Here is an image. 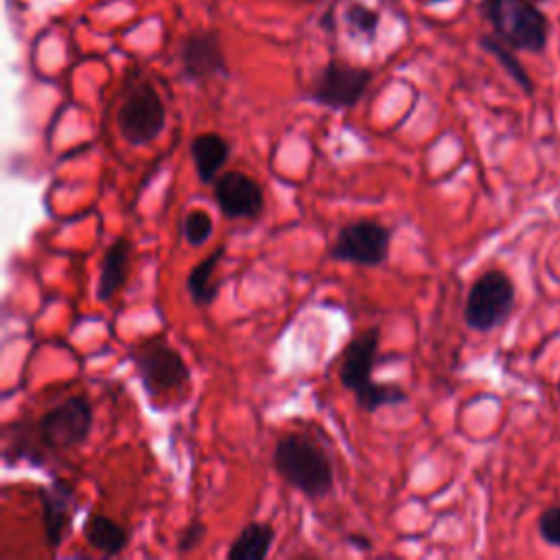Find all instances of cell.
Masks as SVG:
<instances>
[{"label":"cell","instance_id":"6da1fadb","mask_svg":"<svg viewBox=\"0 0 560 560\" xmlns=\"http://www.w3.org/2000/svg\"><path fill=\"white\" fill-rule=\"evenodd\" d=\"M378 343H381L378 328L363 330L361 335L350 339L339 363L341 385L354 394L357 405L368 413H374L383 407H398L409 398L400 385L374 381Z\"/></svg>","mask_w":560,"mask_h":560},{"label":"cell","instance_id":"7a4b0ae2","mask_svg":"<svg viewBox=\"0 0 560 560\" xmlns=\"http://www.w3.org/2000/svg\"><path fill=\"white\" fill-rule=\"evenodd\" d=\"M276 475L308 499H324L335 483L328 455L311 440L298 433L280 438L271 453Z\"/></svg>","mask_w":560,"mask_h":560},{"label":"cell","instance_id":"3957f363","mask_svg":"<svg viewBox=\"0 0 560 560\" xmlns=\"http://www.w3.org/2000/svg\"><path fill=\"white\" fill-rule=\"evenodd\" d=\"M140 385L153 407L190 385V370L182 352L164 339H151L131 352Z\"/></svg>","mask_w":560,"mask_h":560},{"label":"cell","instance_id":"277c9868","mask_svg":"<svg viewBox=\"0 0 560 560\" xmlns=\"http://www.w3.org/2000/svg\"><path fill=\"white\" fill-rule=\"evenodd\" d=\"M118 133L131 147L151 144L166 125V105L153 83L138 79L127 85L116 112Z\"/></svg>","mask_w":560,"mask_h":560},{"label":"cell","instance_id":"5b68a950","mask_svg":"<svg viewBox=\"0 0 560 560\" xmlns=\"http://www.w3.org/2000/svg\"><path fill=\"white\" fill-rule=\"evenodd\" d=\"M483 18L503 44L518 50H542L547 20L532 0H481Z\"/></svg>","mask_w":560,"mask_h":560},{"label":"cell","instance_id":"8992f818","mask_svg":"<svg viewBox=\"0 0 560 560\" xmlns=\"http://www.w3.org/2000/svg\"><path fill=\"white\" fill-rule=\"evenodd\" d=\"M94 424V407L88 396L74 394L42 413L39 440L52 451H72L88 442Z\"/></svg>","mask_w":560,"mask_h":560},{"label":"cell","instance_id":"52a82bcc","mask_svg":"<svg viewBox=\"0 0 560 560\" xmlns=\"http://www.w3.org/2000/svg\"><path fill=\"white\" fill-rule=\"evenodd\" d=\"M372 77L374 72L370 68L352 66L332 57L315 74L308 98L328 109H350L365 96Z\"/></svg>","mask_w":560,"mask_h":560},{"label":"cell","instance_id":"ba28073f","mask_svg":"<svg viewBox=\"0 0 560 560\" xmlns=\"http://www.w3.org/2000/svg\"><path fill=\"white\" fill-rule=\"evenodd\" d=\"M392 228L376 219H354L339 228L328 254L332 260L381 267L389 258Z\"/></svg>","mask_w":560,"mask_h":560},{"label":"cell","instance_id":"9c48e42d","mask_svg":"<svg viewBox=\"0 0 560 560\" xmlns=\"http://www.w3.org/2000/svg\"><path fill=\"white\" fill-rule=\"evenodd\" d=\"M514 308V284L512 280L499 271L490 269L481 273L466 298L464 319L472 330L488 332L505 322V317Z\"/></svg>","mask_w":560,"mask_h":560},{"label":"cell","instance_id":"30bf717a","mask_svg":"<svg viewBox=\"0 0 560 560\" xmlns=\"http://www.w3.org/2000/svg\"><path fill=\"white\" fill-rule=\"evenodd\" d=\"M182 77L192 83H206L214 77H228V59L221 37L214 28L190 31L182 37L177 48Z\"/></svg>","mask_w":560,"mask_h":560},{"label":"cell","instance_id":"8fae6325","mask_svg":"<svg viewBox=\"0 0 560 560\" xmlns=\"http://www.w3.org/2000/svg\"><path fill=\"white\" fill-rule=\"evenodd\" d=\"M214 201L219 212L230 219H258L265 210V192L260 184L241 173V171H225L212 184Z\"/></svg>","mask_w":560,"mask_h":560},{"label":"cell","instance_id":"7c38bea8","mask_svg":"<svg viewBox=\"0 0 560 560\" xmlns=\"http://www.w3.org/2000/svg\"><path fill=\"white\" fill-rule=\"evenodd\" d=\"M37 499L42 503V521H44V536L50 553H57L66 532L79 510V499L70 481L55 477L48 486L37 488Z\"/></svg>","mask_w":560,"mask_h":560},{"label":"cell","instance_id":"4fadbf2b","mask_svg":"<svg viewBox=\"0 0 560 560\" xmlns=\"http://www.w3.org/2000/svg\"><path fill=\"white\" fill-rule=\"evenodd\" d=\"M131 269V241L120 234L116 236L101 260V271H98V282H96V300L109 302L127 282Z\"/></svg>","mask_w":560,"mask_h":560},{"label":"cell","instance_id":"5bb4252c","mask_svg":"<svg viewBox=\"0 0 560 560\" xmlns=\"http://www.w3.org/2000/svg\"><path fill=\"white\" fill-rule=\"evenodd\" d=\"M230 142L217 131H203L190 140V158L201 184H214L230 160Z\"/></svg>","mask_w":560,"mask_h":560},{"label":"cell","instance_id":"9a60e30c","mask_svg":"<svg viewBox=\"0 0 560 560\" xmlns=\"http://www.w3.org/2000/svg\"><path fill=\"white\" fill-rule=\"evenodd\" d=\"M223 256H225V245H219L188 271L186 291L195 306H210L217 300L221 289V280L217 278V267Z\"/></svg>","mask_w":560,"mask_h":560},{"label":"cell","instance_id":"2e32d148","mask_svg":"<svg viewBox=\"0 0 560 560\" xmlns=\"http://www.w3.org/2000/svg\"><path fill=\"white\" fill-rule=\"evenodd\" d=\"M83 538L92 549L105 556H118L129 542V532L105 514H90L83 523Z\"/></svg>","mask_w":560,"mask_h":560},{"label":"cell","instance_id":"e0dca14e","mask_svg":"<svg viewBox=\"0 0 560 560\" xmlns=\"http://www.w3.org/2000/svg\"><path fill=\"white\" fill-rule=\"evenodd\" d=\"M276 532L265 521L247 523L228 547L230 560H265L271 551Z\"/></svg>","mask_w":560,"mask_h":560},{"label":"cell","instance_id":"ac0fdd59","mask_svg":"<svg viewBox=\"0 0 560 560\" xmlns=\"http://www.w3.org/2000/svg\"><path fill=\"white\" fill-rule=\"evenodd\" d=\"M343 22H346L350 35L374 42L376 33H378V24H381V13L372 7H368L365 2L350 0L343 9Z\"/></svg>","mask_w":560,"mask_h":560},{"label":"cell","instance_id":"d6986e66","mask_svg":"<svg viewBox=\"0 0 560 560\" xmlns=\"http://www.w3.org/2000/svg\"><path fill=\"white\" fill-rule=\"evenodd\" d=\"M182 232L188 245L192 247H201L210 234H212V219L206 210L201 208H192L186 212L184 221H182Z\"/></svg>","mask_w":560,"mask_h":560},{"label":"cell","instance_id":"ffe728a7","mask_svg":"<svg viewBox=\"0 0 560 560\" xmlns=\"http://www.w3.org/2000/svg\"><path fill=\"white\" fill-rule=\"evenodd\" d=\"M481 46H483L486 50H490V52L503 63V68H505L525 90H529V79H527L525 70H523L521 63L512 57V52H508V48H505L501 42H497L494 37H481Z\"/></svg>","mask_w":560,"mask_h":560},{"label":"cell","instance_id":"44dd1931","mask_svg":"<svg viewBox=\"0 0 560 560\" xmlns=\"http://www.w3.org/2000/svg\"><path fill=\"white\" fill-rule=\"evenodd\" d=\"M208 534V527L201 523V521H190L177 536V542H175V549L179 556H186L190 553L192 549H197L201 545V540L206 538Z\"/></svg>","mask_w":560,"mask_h":560},{"label":"cell","instance_id":"7402d4cb","mask_svg":"<svg viewBox=\"0 0 560 560\" xmlns=\"http://www.w3.org/2000/svg\"><path fill=\"white\" fill-rule=\"evenodd\" d=\"M538 529H540V536H542L547 542L560 547V508H549V510L540 516Z\"/></svg>","mask_w":560,"mask_h":560},{"label":"cell","instance_id":"603a6c76","mask_svg":"<svg viewBox=\"0 0 560 560\" xmlns=\"http://www.w3.org/2000/svg\"><path fill=\"white\" fill-rule=\"evenodd\" d=\"M346 542L357 549V551H370L372 549V540L365 534H348Z\"/></svg>","mask_w":560,"mask_h":560},{"label":"cell","instance_id":"cb8c5ba5","mask_svg":"<svg viewBox=\"0 0 560 560\" xmlns=\"http://www.w3.org/2000/svg\"><path fill=\"white\" fill-rule=\"evenodd\" d=\"M319 26L326 31H335V7L326 9V13L319 18Z\"/></svg>","mask_w":560,"mask_h":560}]
</instances>
